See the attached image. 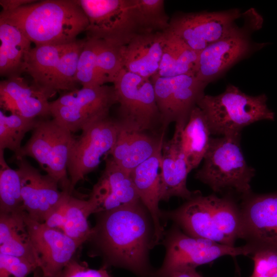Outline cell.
<instances>
[{
	"label": "cell",
	"mask_w": 277,
	"mask_h": 277,
	"mask_svg": "<svg viewBox=\"0 0 277 277\" xmlns=\"http://www.w3.org/2000/svg\"><path fill=\"white\" fill-rule=\"evenodd\" d=\"M38 118H28L17 114L9 115L0 111V149H9L14 154L22 146V141L25 134L32 131Z\"/></svg>",
	"instance_id": "32"
},
{
	"label": "cell",
	"mask_w": 277,
	"mask_h": 277,
	"mask_svg": "<svg viewBox=\"0 0 277 277\" xmlns=\"http://www.w3.org/2000/svg\"><path fill=\"white\" fill-rule=\"evenodd\" d=\"M241 135L211 138L203 165L194 176L215 192L233 190L244 196L251 192L250 183L255 171L245 159Z\"/></svg>",
	"instance_id": "6"
},
{
	"label": "cell",
	"mask_w": 277,
	"mask_h": 277,
	"mask_svg": "<svg viewBox=\"0 0 277 277\" xmlns=\"http://www.w3.org/2000/svg\"><path fill=\"white\" fill-rule=\"evenodd\" d=\"M70 194H71L67 192L61 203L46 219L44 223L47 226L62 229L67 213L68 199Z\"/></svg>",
	"instance_id": "36"
},
{
	"label": "cell",
	"mask_w": 277,
	"mask_h": 277,
	"mask_svg": "<svg viewBox=\"0 0 277 277\" xmlns=\"http://www.w3.org/2000/svg\"><path fill=\"white\" fill-rule=\"evenodd\" d=\"M166 253L153 277H169L174 272L211 263L224 255L235 256L253 253L252 245L229 246L210 240L191 236L175 224L165 231L162 241Z\"/></svg>",
	"instance_id": "9"
},
{
	"label": "cell",
	"mask_w": 277,
	"mask_h": 277,
	"mask_svg": "<svg viewBox=\"0 0 277 277\" xmlns=\"http://www.w3.org/2000/svg\"><path fill=\"white\" fill-rule=\"evenodd\" d=\"M214 195L199 192L179 207L162 211L163 220H170L187 234L233 246L218 228L214 208Z\"/></svg>",
	"instance_id": "18"
},
{
	"label": "cell",
	"mask_w": 277,
	"mask_h": 277,
	"mask_svg": "<svg viewBox=\"0 0 277 277\" xmlns=\"http://www.w3.org/2000/svg\"><path fill=\"white\" fill-rule=\"evenodd\" d=\"M95 213V207L89 199L84 200L71 194L69 196L65 223L62 230L68 236L83 245L88 239L92 228L88 219Z\"/></svg>",
	"instance_id": "30"
},
{
	"label": "cell",
	"mask_w": 277,
	"mask_h": 277,
	"mask_svg": "<svg viewBox=\"0 0 277 277\" xmlns=\"http://www.w3.org/2000/svg\"><path fill=\"white\" fill-rule=\"evenodd\" d=\"M89 199L95 207V213L140 200L131 173L118 166L110 157L105 160V168L93 186Z\"/></svg>",
	"instance_id": "21"
},
{
	"label": "cell",
	"mask_w": 277,
	"mask_h": 277,
	"mask_svg": "<svg viewBox=\"0 0 277 277\" xmlns=\"http://www.w3.org/2000/svg\"><path fill=\"white\" fill-rule=\"evenodd\" d=\"M169 277H203L195 268H186L176 271Z\"/></svg>",
	"instance_id": "38"
},
{
	"label": "cell",
	"mask_w": 277,
	"mask_h": 277,
	"mask_svg": "<svg viewBox=\"0 0 277 277\" xmlns=\"http://www.w3.org/2000/svg\"><path fill=\"white\" fill-rule=\"evenodd\" d=\"M4 152L0 149V213L25 211L19 174L8 165Z\"/></svg>",
	"instance_id": "31"
},
{
	"label": "cell",
	"mask_w": 277,
	"mask_h": 277,
	"mask_svg": "<svg viewBox=\"0 0 277 277\" xmlns=\"http://www.w3.org/2000/svg\"><path fill=\"white\" fill-rule=\"evenodd\" d=\"M162 148V146L131 173L140 199L152 216L155 228L156 246L162 242L165 232L164 225L162 222V210L159 208Z\"/></svg>",
	"instance_id": "24"
},
{
	"label": "cell",
	"mask_w": 277,
	"mask_h": 277,
	"mask_svg": "<svg viewBox=\"0 0 277 277\" xmlns=\"http://www.w3.org/2000/svg\"><path fill=\"white\" fill-rule=\"evenodd\" d=\"M60 277H112L107 268L102 266L98 269H92L85 262L73 258L66 265Z\"/></svg>",
	"instance_id": "35"
},
{
	"label": "cell",
	"mask_w": 277,
	"mask_h": 277,
	"mask_svg": "<svg viewBox=\"0 0 277 277\" xmlns=\"http://www.w3.org/2000/svg\"><path fill=\"white\" fill-rule=\"evenodd\" d=\"M117 104L113 86L82 87L66 91L50 102L52 118L74 133L109 116L110 108Z\"/></svg>",
	"instance_id": "11"
},
{
	"label": "cell",
	"mask_w": 277,
	"mask_h": 277,
	"mask_svg": "<svg viewBox=\"0 0 277 277\" xmlns=\"http://www.w3.org/2000/svg\"><path fill=\"white\" fill-rule=\"evenodd\" d=\"M75 139L72 132L55 119L38 118L30 138L13 157L33 158L62 190L70 193L67 167Z\"/></svg>",
	"instance_id": "8"
},
{
	"label": "cell",
	"mask_w": 277,
	"mask_h": 277,
	"mask_svg": "<svg viewBox=\"0 0 277 277\" xmlns=\"http://www.w3.org/2000/svg\"><path fill=\"white\" fill-rule=\"evenodd\" d=\"M199 53L167 30L157 75L165 77L181 75L195 76Z\"/></svg>",
	"instance_id": "29"
},
{
	"label": "cell",
	"mask_w": 277,
	"mask_h": 277,
	"mask_svg": "<svg viewBox=\"0 0 277 277\" xmlns=\"http://www.w3.org/2000/svg\"><path fill=\"white\" fill-rule=\"evenodd\" d=\"M263 18L251 8L245 11L244 23L199 53L195 76L207 85L223 75L230 67L268 43L254 42L251 34L260 29Z\"/></svg>",
	"instance_id": "7"
},
{
	"label": "cell",
	"mask_w": 277,
	"mask_h": 277,
	"mask_svg": "<svg viewBox=\"0 0 277 277\" xmlns=\"http://www.w3.org/2000/svg\"><path fill=\"white\" fill-rule=\"evenodd\" d=\"M95 222L86 241L88 255L99 257L102 266L128 270L137 277H153L149 252L155 245V228L141 200L95 213Z\"/></svg>",
	"instance_id": "1"
},
{
	"label": "cell",
	"mask_w": 277,
	"mask_h": 277,
	"mask_svg": "<svg viewBox=\"0 0 277 277\" xmlns=\"http://www.w3.org/2000/svg\"><path fill=\"white\" fill-rule=\"evenodd\" d=\"M244 12L237 8L198 12H178L170 19L168 30L191 49L201 51L230 33Z\"/></svg>",
	"instance_id": "13"
},
{
	"label": "cell",
	"mask_w": 277,
	"mask_h": 277,
	"mask_svg": "<svg viewBox=\"0 0 277 277\" xmlns=\"http://www.w3.org/2000/svg\"><path fill=\"white\" fill-rule=\"evenodd\" d=\"M86 38L64 44L35 46L25 55L22 73L51 98L76 89L78 61Z\"/></svg>",
	"instance_id": "5"
},
{
	"label": "cell",
	"mask_w": 277,
	"mask_h": 277,
	"mask_svg": "<svg viewBox=\"0 0 277 277\" xmlns=\"http://www.w3.org/2000/svg\"><path fill=\"white\" fill-rule=\"evenodd\" d=\"M253 253L254 269L251 277H277V249L258 248Z\"/></svg>",
	"instance_id": "33"
},
{
	"label": "cell",
	"mask_w": 277,
	"mask_h": 277,
	"mask_svg": "<svg viewBox=\"0 0 277 277\" xmlns=\"http://www.w3.org/2000/svg\"><path fill=\"white\" fill-rule=\"evenodd\" d=\"M265 94L251 96L228 85L217 95H204L197 106L204 113L211 134H241L246 126L261 120L274 121V113L267 105Z\"/></svg>",
	"instance_id": "3"
},
{
	"label": "cell",
	"mask_w": 277,
	"mask_h": 277,
	"mask_svg": "<svg viewBox=\"0 0 277 277\" xmlns=\"http://www.w3.org/2000/svg\"><path fill=\"white\" fill-rule=\"evenodd\" d=\"M49 97L32 82L21 75L0 82L1 109L11 114L31 119L51 116Z\"/></svg>",
	"instance_id": "22"
},
{
	"label": "cell",
	"mask_w": 277,
	"mask_h": 277,
	"mask_svg": "<svg viewBox=\"0 0 277 277\" xmlns=\"http://www.w3.org/2000/svg\"><path fill=\"white\" fill-rule=\"evenodd\" d=\"M241 211L244 238L258 248L277 249V192L244 196Z\"/></svg>",
	"instance_id": "19"
},
{
	"label": "cell",
	"mask_w": 277,
	"mask_h": 277,
	"mask_svg": "<svg viewBox=\"0 0 277 277\" xmlns=\"http://www.w3.org/2000/svg\"><path fill=\"white\" fill-rule=\"evenodd\" d=\"M113 86L119 104L116 120L121 128L156 135L164 132L158 134L156 131L158 127L163 130L151 78L123 69Z\"/></svg>",
	"instance_id": "10"
},
{
	"label": "cell",
	"mask_w": 277,
	"mask_h": 277,
	"mask_svg": "<svg viewBox=\"0 0 277 277\" xmlns=\"http://www.w3.org/2000/svg\"><path fill=\"white\" fill-rule=\"evenodd\" d=\"M120 127L116 118L109 116L88 126L76 137L67 167L71 194L78 182L95 170L103 159L108 157Z\"/></svg>",
	"instance_id": "12"
},
{
	"label": "cell",
	"mask_w": 277,
	"mask_h": 277,
	"mask_svg": "<svg viewBox=\"0 0 277 277\" xmlns=\"http://www.w3.org/2000/svg\"><path fill=\"white\" fill-rule=\"evenodd\" d=\"M0 74L21 75L24 57L31 42L16 26L0 17Z\"/></svg>",
	"instance_id": "28"
},
{
	"label": "cell",
	"mask_w": 277,
	"mask_h": 277,
	"mask_svg": "<svg viewBox=\"0 0 277 277\" xmlns=\"http://www.w3.org/2000/svg\"><path fill=\"white\" fill-rule=\"evenodd\" d=\"M89 22L86 37L118 46L140 34L154 32L138 0H76Z\"/></svg>",
	"instance_id": "4"
},
{
	"label": "cell",
	"mask_w": 277,
	"mask_h": 277,
	"mask_svg": "<svg viewBox=\"0 0 277 277\" xmlns=\"http://www.w3.org/2000/svg\"><path fill=\"white\" fill-rule=\"evenodd\" d=\"M33 277H42V276L39 273H38V272H37V271L35 272V271H34Z\"/></svg>",
	"instance_id": "39"
},
{
	"label": "cell",
	"mask_w": 277,
	"mask_h": 277,
	"mask_svg": "<svg viewBox=\"0 0 277 277\" xmlns=\"http://www.w3.org/2000/svg\"><path fill=\"white\" fill-rule=\"evenodd\" d=\"M24 220L39 261L43 277H60L82 245L62 230L50 228L31 219L25 211Z\"/></svg>",
	"instance_id": "16"
},
{
	"label": "cell",
	"mask_w": 277,
	"mask_h": 277,
	"mask_svg": "<svg viewBox=\"0 0 277 277\" xmlns=\"http://www.w3.org/2000/svg\"><path fill=\"white\" fill-rule=\"evenodd\" d=\"M32 0H1L0 5L2 8L1 12L11 11L22 6L35 2Z\"/></svg>",
	"instance_id": "37"
},
{
	"label": "cell",
	"mask_w": 277,
	"mask_h": 277,
	"mask_svg": "<svg viewBox=\"0 0 277 277\" xmlns=\"http://www.w3.org/2000/svg\"><path fill=\"white\" fill-rule=\"evenodd\" d=\"M37 268L25 259L0 253V277H26Z\"/></svg>",
	"instance_id": "34"
},
{
	"label": "cell",
	"mask_w": 277,
	"mask_h": 277,
	"mask_svg": "<svg viewBox=\"0 0 277 277\" xmlns=\"http://www.w3.org/2000/svg\"><path fill=\"white\" fill-rule=\"evenodd\" d=\"M165 133L164 132L161 135H156L120 127L110 157L118 166L131 173L162 146Z\"/></svg>",
	"instance_id": "25"
},
{
	"label": "cell",
	"mask_w": 277,
	"mask_h": 277,
	"mask_svg": "<svg viewBox=\"0 0 277 277\" xmlns=\"http://www.w3.org/2000/svg\"><path fill=\"white\" fill-rule=\"evenodd\" d=\"M206 117L197 106L192 110L181 133V145L189 172L197 168L209 148L211 137Z\"/></svg>",
	"instance_id": "27"
},
{
	"label": "cell",
	"mask_w": 277,
	"mask_h": 277,
	"mask_svg": "<svg viewBox=\"0 0 277 277\" xmlns=\"http://www.w3.org/2000/svg\"><path fill=\"white\" fill-rule=\"evenodd\" d=\"M77 68L76 81L82 87L114 82L124 69L123 46L86 37Z\"/></svg>",
	"instance_id": "17"
},
{
	"label": "cell",
	"mask_w": 277,
	"mask_h": 277,
	"mask_svg": "<svg viewBox=\"0 0 277 277\" xmlns=\"http://www.w3.org/2000/svg\"><path fill=\"white\" fill-rule=\"evenodd\" d=\"M166 38V30L133 37L123 46L124 69L144 77L157 74Z\"/></svg>",
	"instance_id": "23"
},
{
	"label": "cell",
	"mask_w": 277,
	"mask_h": 277,
	"mask_svg": "<svg viewBox=\"0 0 277 277\" xmlns=\"http://www.w3.org/2000/svg\"><path fill=\"white\" fill-rule=\"evenodd\" d=\"M151 80L163 131L172 123L188 122L192 110L205 95L207 85L193 75L165 77L156 74Z\"/></svg>",
	"instance_id": "14"
},
{
	"label": "cell",
	"mask_w": 277,
	"mask_h": 277,
	"mask_svg": "<svg viewBox=\"0 0 277 277\" xmlns=\"http://www.w3.org/2000/svg\"><path fill=\"white\" fill-rule=\"evenodd\" d=\"M186 124L175 123L172 137L163 142L160 162V201H168L174 196L187 201L200 192L189 190L186 185L190 172L181 145V131Z\"/></svg>",
	"instance_id": "20"
},
{
	"label": "cell",
	"mask_w": 277,
	"mask_h": 277,
	"mask_svg": "<svg viewBox=\"0 0 277 277\" xmlns=\"http://www.w3.org/2000/svg\"><path fill=\"white\" fill-rule=\"evenodd\" d=\"M35 46L69 43L85 32L88 18L76 0H44L1 12Z\"/></svg>",
	"instance_id": "2"
},
{
	"label": "cell",
	"mask_w": 277,
	"mask_h": 277,
	"mask_svg": "<svg viewBox=\"0 0 277 277\" xmlns=\"http://www.w3.org/2000/svg\"><path fill=\"white\" fill-rule=\"evenodd\" d=\"M24 211L0 213V253L25 259L39 267L24 217Z\"/></svg>",
	"instance_id": "26"
},
{
	"label": "cell",
	"mask_w": 277,
	"mask_h": 277,
	"mask_svg": "<svg viewBox=\"0 0 277 277\" xmlns=\"http://www.w3.org/2000/svg\"><path fill=\"white\" fill-rule=\"evenodd\" d=\"M21 181L24 209L32 220L44 223L68 191L60 190L58 183L43 174L25 157H14Z\"/></svg>",
	"instance_id": "15"
}]
</instances>
